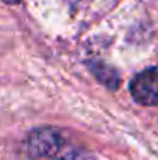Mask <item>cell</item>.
I'll list each match as a JSON object with an SVG mask.
<instances>
[{
  "label": "cell",
  "mask_w": 158,
  "mask_h": 160,
  "mask_svg": "<svg viewBox=\"0 0 158 160\" xmlns=\"http://www.w3.org/2000/svg\"><path fill=\"white\" fill-rule=\"evenodd\" d=\"M131 94L143 106H158V67H150L138 73L131 83Z\"/></svg>",
  "instance_id": "obj_2"
},
{
  "label": "cell",
  "mask_w": 158,
  "mask_h": 160,
  "mask_svg": "<svg viewBox=\"0 0 158 160\" xmlns=\"http://www.w3.org/2000/svg\"><path fill=\"white\" fill-rule=\"evenodd\" d=\"M26 150L31 157L56 160H82L80 152L70 147L63 135L55 128H37L29 133Z\"/></svg>",
  "instance_id": "obj_1"
},
{
  "label": "cell",
  "mask_w": 158,
  "mask_h": 160,
  "mask_svg": "<svg viewBox=\"0 0 158 160\" xmlns=\"http://www.w3.org/2000/svg\"><path fill=\"white\" fill-rule=\"evenodd\" d=\"M5 3H9V5H14V3H19V0H3Z\"/></svg>",
  "instance_id": "obj_3"
}]
</instances>
